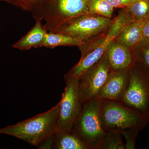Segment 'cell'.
I'll return each mask as SVG.
<instances>
[{
    "instance_id": "1",
    "label": "cell",
    "mask_w": 149,
    "mask_h": 149,
    "mask_svg": "<svg viewBox=\"0 0 149 149\" xmlns=\"http://www.w3.org/2000/svg\"><path fill=\"white\" fill-rule=\"evenodd\" d=\"M90 0H40L31 13L36 20L45 21L43 27L48 32L56 33L70 19L88 13Z\"/></svg>"
},
{
    "instance_id": "2",
    "label": "cell",
    "mask_w": 149,
    "mask_h": 149,
    "mask_svg": "<svg viewBox=\"0 0 149 149\" xmlns=\"http://www.w3.org/2000/svg\"><path fill=\"white\" fill-rule=\"evenodd\" d=\"M59 102L50 109L13 125L0 128V134L13 136L38 147L55 131Z\"/></svg>"
},
{
    "instance_id": "3",
    "label": "cell",
    "mask_w": 149,
    "mask_h": 149,
    "mask_svg": "<svg viewBox=\"0 0 149 149\" xmlns=\"http://www.w3.org/2000/svg\"><path fill=\"white\" fill-rule=\"evenodd\" d=\"M133 22L130 15L124 8L113 19L111 25L102 36L97 47L81 57L77 64L67 72L66 77L70 79H79L101 59L110 44L116 40L123 29Z\"/></svg>"
},
{
    "instance_id": "4",
    "label": "cell",
    "mask_w": 149,
    "mask_h": 149,
    "mask_svg": "<svg viewBox=\"0 0 149 149\" xmlns=\"http://www.w3.org/2000/svg\"><path fill=\"white\" fill-rule=\"evenodd\" d=\"M101 118L105 132L121 133L129 129L141 131L149 122L143 116L135 110L114 101L102 100Z\"/></svg>"
},
{
    "instance_id": "5",
    "label": "cell",
    "mask_w": 149,
    "mask_h": 149,
    "mask_svg": "<svg viewBox=\"0 0 149 149\" xmlns=\"http://www.w3.org/2000/svg\"><path fill=\"white\" fill-rule=\"evenodd\" d=\"M101 102L96 98L84 103L71 130L89 149H97L105 133L101 118Z\"/></svg>"
},
{
    "instance_id": "6",
    "label": "cell",
    "mask_w": 149,
    "mask_h": 149,
    "mask_svg": "<svg viewBox=\"0 0 149 149\" xmlns=\"http://www.w3.org/2000/svg\"><path fill=\"white\" fill-rule=\"evenodd\" d=\"M149 120V70L134 63L129 70L128 81L120 101Z\"/></svg>"
},
{
    "instance_id": "7",
    "label": "cell",
    "mask_w": 149,
    "mask_h": 149,
    "mask_svg": "<svg viewBox=\"0 0 149 149\" xmlns=\"http://www.w3.org/2000/svg\"><path fill=\"white\" fill-rule=\"evenodd\" d=\"M113 22L111 18L85 14L65 22L57 32L68 35L83 42L107 31Z\"/></svg>"
},
{
    "instance_id": "8",
    "label": "cell",
    "mask_w": 149,
    "mask_h": 149,
    "mask_svg": "<svg viewBox=\"0 0 149 149\" xmlns=\"http://www.w3.org/2000/svg\"><path fill=\"white\" fill-rule=\"evenodd\" d=\"M112 71L106 54L77 80L82 104L96 98Z\"/></svg>"
},
{
    "instance_id": "9",
    "label": "cell",
    "mask_w": 149,
    "mask_h": 149,
    "mask_svg": "<svg viewBox=\"0 0 149 149\" xmlns=\"http://www.w3.org/2000/svg\"><path fill=\"white\" fill-rule=\"evenodd\" d=\"M65 82L66 86L59 102L56 130L71 132L80 115L83 104L77 89V80L69 79Z\"/></svg>"
},
{
    "instance_id": "10",
    "label": "cell",
    "mask_w": 149,
    "mask_h": 149,
    "mask_svg": "<svg viewBox=\"0 0 149 149\" xmlns=\"http://www.w3.org/2000/svg\"><path fill=\"white\" fill-rule=\"evenodd\" d=\"M129 70H112L97 98L120 102L127 85Z\"/></svg>"
},
{
    "instance_id": "11",
    "label": "cell",
    "mask_w": 149,
    "mask_h": 149,
    "mask_svg": "<svg viewBox=\"0 0 149 149\" xmlns=\"http://www.w3.org/2000/svg\"><path fill=\"white\" fill-rule=\"evenodd\" d=\"M106 54L112 70L129 69L135 63L131 50L116 40L110 44Z\"/></svg>"
},
{
    "instance_id": "12",
    "label": "cell",
    "mask_w": 149,
    "mask_h": 149,
    "mask_svg": "<svg viewBox=\"0 0 149 149\" xmlns=\"http://www.w3.org/2000/svg\"><path fill=\"white\" fill-rule=\"evenodd\" d=\"M47 32L42 21L36 20L34 26L27 34L15 43L13 47L22 51L29 50L32 48L42 47Z\"/></svg>"
},
{
    "instance_id": "13",
    "label": "cell",
    "mask_w": 149,
    "mask_h": 149,
    "mask_svg": "<svg viewBox=\"0 0 149 149\" xmlns=\"http://www.w3.org/2000/svg\"><path fill=\"white\" fill-rule=\"evenodd\" d=\"M143 21L133 22L128 24L120 32L116 41L132 50L143 40Z\"/></svg>"
},
{
    "instance_id": "14",
    "label": "cell",
    "mask_w": 149,
    "mask_h": 149,
    "mask_svg": "<svg viewBox=\"0 0 149 149\" xmlns=\"http://www.w3.org/2000/svg\"><path fill=\"white\" fill-rule=\"evenodd\" d=\"M53 149H89V148L72 131L66 132L56 130Z\"/></svg>"
},
{
    "instance_id": "15",
    "label": "cell",
    "mask_w": 149,
    "mask_h": 149,
    "mask_svg": "<svg viewBox=\"0 0 149 149\" xmlns=\"http://www.w3.org/2000/svg\"><path fill=\"white\" fill-rule=\"evenodd\" d=\"M77 39L62 33L46 32L44 38L43 47L54 49L59 46H73L77 47L82 44Z\"/></svg>"
},
{
    "instance_id": "16",
    "label": "cell",
    "mask_w": 149,
    "mask_h": 149,
    "mask_svg": "<svg viewBox=\"0 0 149 149\" xmlns=\"http://www.w3.org/2000/svg\"><path fill=\"white\" fill-rule=\"evenodd\" d=\"M133 21H141L149 17V0H133L125 8Z\"/></svg>"
},
{
    "instance_id": "17",
    "label": "cell",
    "mask_w": 149,
    "mask_h": 149,
    "mask_svg": "<svg viewBox=\"0 0 149 149\" xmlns=\"http://www.w3.org/2000/svg\"><path fill=\"white\" fill-rule=\"evenodd\" d=\"M97 149H125L121 133L107 131Z\"/></svg>"
},
{
    "instance_id": "18",
    "label": "cell",
    "mask_w": 149,
    "mask_h": 149,
    "mask_svg": "<svg viewBox=\"0 0 149 149\" xmlns=\"http://www.w3.org/2000/svg\"><path fill=\"white\" fill-rule=\"evenodd\" d=\"M113 8L106 0H90L88 5V13L109 18H111Z\"/></svg>"
},
{
    "instance_id": "19",
    "label": "cell",
    "mask_w": 149,
    "mask_h": 149,
    "mask_svg": "<svg viewBox=\"0 0 149 149\" xmlns=\"http://www.w3.org/2000/svg\"><path fill=\"white\" fill-rule=\"evenodd\" d=\"M136 47L133 55L135 62L142 65L149 70V40H143Z\"/></svg>"
},
{
    "instance_id": "20",
    "label": "cell",
    "mask_w": 149,
    "mask_h": 149,
    "mask_svg": "<svg viewBox=\"0 0 149 149\" xmlns=\"http://www.w3.org/2000/svg\"><path fill=\"white\" fill-rule=\"evenodd\" d=\"M139 131L140 130L136 129H129L120 133L126 142L125 149H136V139Z\"/></svg>"
},
{
    "instance_id": "21",
    "label": "cell",
    "mask_w": 149,
    "mask_h": 149,
    "mask_svg": "<svg viewBox=\"0 0 149 149\" xmlns=\"http://www.w3.org/2000/svg\"><path fill=\"white\" fill-rule=\"evenodd\" d=\"M40 0H15L13 5L24 11L31 12Z\"/></svg>"
},
{
    "instance_id": "22",
    "label": "cell",
    "mask_w": 149,
    "mask_h": 149,
    "mask_svg": "<svg viewBox=\"0 0 149 149\" xmlns=\"http://www.w3.org/2000/svg\"><path fill=\"white\" fill-rule=\"evenodd\" d=\"M114 8H124L128 6L133 0H106Z\"/></svg>"
},
{
    "instance_id": "23",
    "label": "cell",
    "mask_w": 149,
    "mask_h": 149,
    "mask_svg": "<svg viewBox=\"0 0 149 149\" xmlns=\"http://www.w3.org/2000/svg\"><path fill=\"white\" fill-rule=\"evenodd\" d=\"M54 133L48 137L39 146V149H53Z\"/></svg>"
},
{
    "instance_id": "24",
    "label": "cell",
    "mask_w": 149,
    "mask_h": 149,
    "mask_svg": "<svg viewBox=\"0 0 149 149\" xmlns=\"http://www.w3.org/2000/svg\"><path fill=\"white\" fill-rule=\"evenodd\" d=\"M142 32L143 40H149V17L143 20Z\"/></svg>"
},
{
    "instance_id": "25",
    "label": "cell",
    "mask_w": 149,
    "mask_h": 149,
    "mask_svg": "<svg viewBox=\"0 0 149 149\" xmlns=\"http://www.w3.org/2000/svg\"><path fill=\"white\" fill-rule=\"evenodd\" d=\"M15 1V0H0V2H5L13 5Z\"/></svg>"
}]
</instances>
